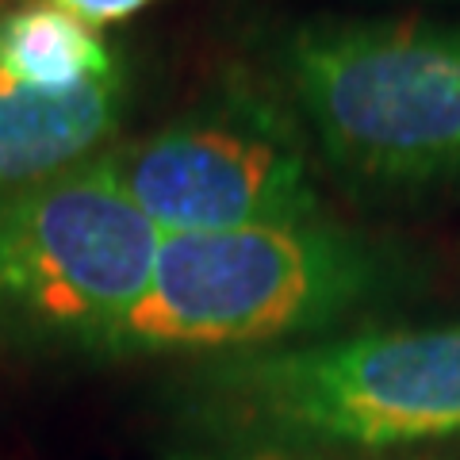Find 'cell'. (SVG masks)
Listing matches in <instances>:
<instances>
[{"label":"cell","instance_id":"obj_3","mask_svg":"<svg viewBox=\"0 0 460 460\" xmlns=\"http://www.w3.org/2000/svg\"><path fill=\"white\" fill-rule=\"evenodd\" d=\"M380 261L330 223L162 234L146 292L108 330V353L265 349L323 330L376 292Z\"/></svg>","mask_w":460,"mask_h":460},{"label":"cell","instance_id":"obj_5","mask_svg":"<svg viewBox=\"0 0 460 460\" xmlns=\"http://www.w3.org/2000/svg\"><path fill=\"white\" fill-rule=\"evenodd\" d=\"M162 230L108 172L104 154L0 189V319L96 345L146 292Z\"/></svg>","mask_w":460,"mask_h":460},{"label":"cell","instance_id":"obj_8","mask_svg":"<svg viewBox=\"0 0 460 460\" xmlns=\"http://www.w3.org/2000/svg\"><path fill=\"white\" fill-rule=\"evenodd\" d=\"M50 4L66 8L69 16H77L81 23H89L100 31V27H108V23H123V20L138 16L142 8L157 4V0H50Z\"/></svg>","mask_w":460,"mask_h":460},{"label":"cell","instance_id":"obj_7","mask_svg":"<svg viewBox=\"0 0 460 460\" xmlns=\"http://www.w3.org/2000/svg\"><path fill=\"white\" fill-rule=\"evenodd\" d=\"M123 69L96 27L69 16L50 0L0 12V77L31 93L62 96Z\"/></svg>","mask_w":460,"mask_h":460},{"label":"cell","instance_id":"obj_2","mask_svg":"<svg viewBox=\"0 0 460 460\" xmlns=\"http://www.w3.org/2000/svg\"><path fill=\"white\" fill-rule=\"evenodd\" d=\"M280 77L345 181L372 192L460 181V23L311 20L280 42Z\"/></svg>","mask_w":460,"mask_h":460},{"label":"cell","instance_id":"obj_4","mask_svg":"<svg viewBox=\"0 0 460 460\" xmlns=\"http://www.w3.org/2000/svg\"><path fill=\"white\" fill-rule=\"evenodd\" d=\"M104 165L162 234L319 219L304 119L250 81L223 84L131 146H108Z\"/></svg>","mask_w":460,"mask_h":460},{"label":"cell","instance_id":"obj_1","mask_svg":"<svg viewBox=\"0 0 460 460\" xmlns=\"http://www.w3.org/2000/svg\"><path fill=\"white\" fill-rule=\"evenodd\" d=\"M230 460H376L460 438V323L242 349L189 384Z\"/></svg>","mask_w":460,"mask_h":460},{"label":"cell","instance_id":"obj_6","mask_svg":"<svg viewBox=\"0 0 460 460\" xmlns=\"http://www.w3.org/2000/svg\"><path fill=\"white\" fill-rule=\"evenodd\" d=\"M127 104V74L47 96L0 77V189H20L108 150Z\"/></svg>","mask_w":460,"mask_h":460}]
</instances>
